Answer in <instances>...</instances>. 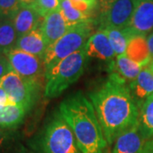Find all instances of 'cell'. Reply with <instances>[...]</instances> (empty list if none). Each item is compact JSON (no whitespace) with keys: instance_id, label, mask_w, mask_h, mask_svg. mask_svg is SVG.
<instances>
[{"instance_id":"obj_1","label":"cell","mask_w":153,"mask_h":153,"mask_svg":"<svg viewBox=\"0 0 153 153\" xmlns=\"http://www.w3.org/2000/svg\"><path fill=\"white\" fill-rule=\"evenodd\" d=\"M89 99L109 146L138 123L139 105L127 82L113 73L102 87L89 94Z\"/></svg>"},{"instance_id":"obj_2","label":"cell","mask_w":153,"mask_h":153,"mask_svg":"<svg viewBox=\"0 0 153 153\" xmlns=\"http://www.w3.org/2000/svg\"><path fill=\"white\" fill-rule=\"evenodd\" d=\"M61 117L71 127L82 153H109V145L91 101L77 93L61 102Z\"/></svg>"},{"instance_id":"obj_3","label":"cell","mask_w":153,"mask_h":153,"mask_svg":"<svg viewBox=\"0 0 153 153\" xmlns=\"http://www.w3.org/2000/svg\"><path fill=\"white\" fill-rule=\"evenodd\" d=\"M87 59L82 48L46 70L44 95L49 99L58 97L76 82L84 71Z\"/></svg>"},{"instance_id":"obj_4","label":"cell","mask_w":153,"mask_h":153,"mask_svg":"<svg viewBox=\"0 0 153 153\" xmlns=\"http://www.w3.org/2000/svg\"><path fill=\"white\" fill-rule=\"evenodd\" d=\"M91 23L85 22L72 27L58 41L47 48L44 56L46 70L84 48L93 30Z\"/></svg>"},{"instance_id":"obj_5","label":"cell","mask_w":153,"mask_h":153,"mask_svg":"<svg viewBox=\"0 0 153 153\" xmlns=\"http://www.w3.org/2000/svg\"><path fill=\"white\" fill-rule=\"evenodd\" d=\"M42 148L44 153H82L71 127L60 112L47 126Z\"/></svg>"},{"instance_id":"obj_6","label":"cell","mask_w":153,"mask_h":153,"mask_svg":"<svg viewBox=\"0 0 153 153\" xmlns=\"http://www.w3.org/2000/svg\"><path fill=\"white\" fill-rule=\"evenodd\" d=\"M6 56L13 71L38 87L41 86L46 72L44 59L16 48L8 52Z\"/></svg>"},{"instance_id":"obj_7","label":"cell","mask_w":153,"mask_h":153,"mask_svg":"<svg viewBox=\"0 0 153 153\" xmlns=\"http://www.w3.org/2000/svg\"><path fill=\"white\" fill-rule=\"evenodd\" d=\"M0 84L8 94L10 104L22 105L27 111L33 104L39 88L38 85L22 78L13 71L1 79Z\"/></svg>"},{"instance_id":"obj_8","label":"cell","mask_w":153,"mask_h":153,"mask_svg":"<svg viewBox=\"0 0 153 153\" xmlns=\"http://www.w3.org/2000/svg\"><path fill=\"white\" fill-rule=\"evenodd\" d=\"M137 0H113L100 14V29H124L131 21Z\"/></svg>"},{"instance_id":"obj_9","label":"cell","mask_w":153,"mask_h":153,"mask_svg":"<svg viewBox=\"0 0 153 153\" xmlns=\"http://www.w3.org/2000/svg\"><path fill=\"white\" fill-rule=\"evenodd\" d=\"M149 140L137 123L116 139L112 153H146Z\"/></svg>"},{"instance_id":"obj_10","label":"cell","mask_w":153,"mask_h":153,"mask_svg":"<svg viewBox=\"0 0 153 153\" xmlns=\"http://www.w3.org/2000/svg\"><path fill=\"white\" fill-rule=\"evenodd\" d=\"M127 30L132 37H146L153 30V0H137L136 7Z\"/></svg>"},{"instance_id":"obj_11","label":"cell","mask_w":153,"mask_h":153,"mask_svg":"<svg viewBox=\"0 0 153 153\" xmlns=\"http://www.w3.org/2000/svg\"><path fill=\"white\" fill-rule=\"evenodd\" d=\"M40 28L48 47L55 44L70 29L60 7L44 17Z\"/></svg>"},{"instance_id":"obj_12","label":"cell","mask_w":153,"mask_h":153,"mask_svg":"<svg viewBox=\"0 0 153 153\" xmlns=\"http://www.w3.org/2000/svg\"><path fill=\"white\" fill-rule=\"evenodd\" d=\"M84 49L87 58H97L102 60H112L116 58L107 34L102 29H99L98 32L90 36Z\"/></svg>"},{"instance_id":"obj_13","label":"cell","mask_w":153,"mask_h":153,"mask_svg":"<svg viewBox=\"0 0 153 153\" xmlns=\"http://www.w3.org/2000/svg\"><path fill=\"white\" fill-rule=\"evenodd\" d=\"M128 87L138 105L139 102L142 104L150 95L153 94V59L143 66L140 74Z\"/></svg>"},{"instance_id":"obj_14","label":"cell","mask_w":153,"mask_h":153,"mask_svg":"<svg viewBox=\"0 0 153 153\" xmlns=\"http://www.w3.org/2000/svg\"><path fill=\"white\" fill-rule=\"evenodd\" d=\"M10 20L20 38L34 29L40 27L44 17L40 16L33 6H22Z\"/></svg>"},{"instance_id":"obj_15","label":"cell","mask_w":153,"mask_h":153,"mask_svg":"<svg viewBox=\"0 0 153 153\" xmlns=\"http://www.w3.org/2000/svg\"><path fill=\"white\" fill-rule=\"evenodd\" d=\"M47 48L48 45L40 27L36 28L27 34L20 37L16 45V49L37 55L42 59H44Z\"/></svg>"},{"instance_id":"obj_16","label":"cell","mask_w":153,"mask_h":153,"mask_svg":"<svg viewBox=\"0 0 153 153\" xmlns=\"http://www.w3.org/2000/svg\"><path fill=\"white\" fill-rule=\"evenodd\" d=\"M143 66L130 60L126 54L116 56L115 60H111L110 66L111 73L130 83L138 76Z\"/></svg>"},{"instance_id":"obj_17","label":"cell","mask_w":153,"mask_h":153,"mask_svg":"<svg viewBox=\"0 0 153 153\" xmlns=\"http://www.w3.org/2000/svg\"><path fill=\"white\" fill-rule=\"evenodd\" d=\"M126 55L130 59L145 66L152 60L148 48L147 38L142 36H134L130 38Z\"/></svg>"},{"instance_id":"obj_18","label":"cell","mask_w":153,"mask_h":153,"mask_svg":"<svg viewBox=\"0 0 153 153\" xmlns=\"http://www.w3.org/2000/svg\"><path fill=\"white\" fill-rule=\"evenodd\" d=\"M27 110L22 105L9 104L0 110V127L4 128H14L23 120Z\"/></svg>"},{"instance_id":"obj_19","label":"cell","mask_w":153,"mask_h":153,"mask_svg":"<svg viewBox=\"0 0 153 153\" xmlns=\"http://www.w3.org/2000/svg\"><path fill=\"white\" fill-rule=\"evenodd\" d=\"M18 38L12 21L10 19H4L0 24V51L6 55L15 49Z\"/></svg>"},{"instance_id":"obj_20","label":"cell","mask_w":153,"mask_h":153,"mask_svg":"<svg viewBox=\"0 0 153 153\" xmlns=\"http://www.w3.org/2000/svg\"><path fill=\"white\" fill-rule=\"evenodd\" d=\"M138 123L144 134L148 139H153V94L140 105Z\"/></svg>"},{"instance_id":"obj_21","label":"cell","mask_w":153,"mask_h":153,"mask_svg":"<svg viewBox=\"0 0 153 153\" xmlns=\"http://www.w3.org/2000/svg\"><path fill=\"white\" fill-rule=\"evenodd\" d=\"M105 30L107 34V37L114 50L116 56L126 54L128 44L132 38L129 32L124 29H102Z\"/></svg>"},{"instance_id":"obj_22","label":"cell","mask_w":153,"mask_h":153,"mask_svg":"<svg viewBox=\"0 0 153 153\" xmlns=\"http://www.w3.org/2000/svg\"><path fill=\"white\" fill-rule=\"evenodd\" d=\"M59 1H60V8L63 14V16L70 28L81 23L92 22L91 16H88L76 10L75 8L72 7L70 0H59Z\"/></svg>"},{"instance_id":"obj_23","label":"cell","mask_w":153,"mask_h":153,"mask_svg":"<svg viewBox=\"0 0 153 153\" xmlns=\"http://www.w3.org/2000/svg\"><path fill=\"white\" fill-rule=\"evenodd\" d=\"M0 153H22L16 149V143L14 136L7 128L0 127Z\"/></svg>"},{"instance_id":"obj_24","label":"cell","mask_w":153,"mask_h":153,"mask_svg":"<svg viewBox=\"0 0 153 153\" xmlns=\"http://www.w3.org/2000/svg\"><path fill=\"white\" fill-rule=\"evenodd\" d=\"M22 7L19 0H0V16L12 19Z\"/></svg>"},{"instance_id":"obj_25","label":"cell","mask_w":153,"mask_h":153,"mask_svg":"<svg viewBox=\"0 0 153 153\" xmlns=\"http://www.w3.org/2000/svg\"><path fill=\"white\" fill-rule=\"evenodd\" d=\"M33 8L40 16H46L50 12L57 10L60 7L59 0H36Z\"/></svg>"},{"instance_id":"obj_26","label":"cell","mask_w":153,"mask_h":153,"mask_svg":"<svg viewBox=\"0 0 153 153\" xmlns=\"http://www.w3.org/2000/svg\"><path fill=\"white\" fill-rule=\"evenodd\" d=\"M12 71L13 70L8 57L4 54L0 55V81L4 76Z\"/></svg>"},{"instance_id":"obj_27","label":"cell","mask_w":153,"mask_h":153,"mask_svg":"<svg viewBox=\"0 0 153 153\" xmlns=\"http://www.w3.org/2000/svg\"><path fill=\"white\" fill-rule=\"evenodd\" d=\"M9 104H10V102L8 97V94L4 89V88L2 87V85L0 84V110Z\"/></svg>"},{"instance_id":"obj_28","label":"cell","mask_w":153,"mask_h":153,"mask_svg":"<svg viewBox=\"0 0 153 153\" xmlns=\"http://www.w3.org/2000/svg\"><path fill=\"white\" fill-rule=\"evenodd\" d=\"M113 0H98L99 2V10L100 14L103 13L104 11L107 10V8L109 7L110 4L112 3Z\"/></svg>"},{"instance_id":"obj_29","label":"cell","mask_w":153,"mask_h":153,"mask_svg":"<svg viewBox=\"0 0 153 153\" xmlns=\"http://www.w3.org/2000/svg\"><path fill=\"white\" fill-rule=\"evenodd\" d=\"M147 44L148 48H149V51H150V54H151V56L152 57L153 59V33L148 37Z\"/></svg>"},{"instance_id":"obj_30","label":"cell","mask_w":153,"mask_h":153,"mask_svg":"<svg viewBox=\"0 0 153 153\" xmlns=\"http://www.w3.org/2000/svg\"><path fill=\"white\" fill-rule=\"evenodd\" d=\"M78 1H83V2H86V3H88V4L90 5V7L93 9L94 10L95 9L99 8L98 0H78Z\"/></svg>"},{"instance_id":"obj_31","label":"cell","mask_w":153,"mask_h":153,"mask_svg":"<svg viewBox=\"0 0 153 153\" xmlns=\"http://www.w3.org/2000/svg\"><path fill=\"white\" fill-rule=\"evenodd\" d=\"M22 6H33L36 0H19Z\"/></svg>"},{"instance_id":"obj_32","label":"cell","mask_w":153,"mask_h":153,"mask_svg":"<svg viewBox=\"0 0 153 153\" xmlns=\"http://www.w3.org/2000/svg\"><path fill=\"white\" fill-rule=\"evenodd\" d=\"M146 153H153V139L149 140L147 146H146Z\"/></svg>"},{"instance_id":"obj_33","label":"cell","mask_w":153,"mask_h":153,"mask_svg":"<svg viewBox=\"0 0 153 153\" xmlns=\"http://www.w3.org/2000/svg\"><path fill=\"white\" fill-rule=\"evenodd\" d=\"M1 18H2V17L0 16V24H1V22H1Z\"/></svg>"},{"instance_id":"obj_34","label":"cell","mask_w":153,"mask_h":153,"mask_svg":"<svg viewBox=\"0 0 153 153\" xmlns=\"http://www.w3.org/2000/svg\"><path fill=\"white\" fill-rule=\"evenodd\" d=\"M2 54H3V53H2V52H1V51H0V55H2Z\"/></svg>"}]
</instances>
